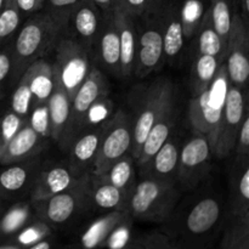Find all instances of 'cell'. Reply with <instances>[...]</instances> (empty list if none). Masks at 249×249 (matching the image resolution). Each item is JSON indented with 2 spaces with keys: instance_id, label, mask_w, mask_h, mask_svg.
I'll list each match as a JSON object with an SVG mask.
<instances>
[{
  "instance_id": "bcb514c9",
  "label": "cell",
  "mask_w": 249,
  "mask_h": 249,
  "mask_svg": "<svg viewBox=\"0 0 249 249\" xmlns=\"http://www.w3.org/2000/svg\"><path fill=\"white\" fill-rule=\"evenodd\" d=\"M61 245L58 242V238L56 236V233H53V235L48 236V237L43 238L39 242L34 243V245L29 246V247L24 249H60Z\"/></svg>"
},
{
  "instance_id": "5b68a950",
  "label": "cell",
  "mask_w": 249,
  "mask_h": 249,
  "mask_svg": "<svg viewBox=\"0 0 249 249\" xmlns=\"http://www.w3.org/2000/svg\"><path fill=\"white\" fill-rule=\"evenodd\" d=\"M175 104L174 85L167 78H158L139 95L133 117V145L130 153L136 160L143 140L160 114Z\"/></svg>"
},
{
  "instance_id": "f6af8a7d",
  "label": "cell",
  "mask_w": 249,
  "mask_h": 249,
  "mask_svg": "<svg viewBox=\"0 0 249 249\" xmlns=\"http://www.w3.org/2000/svg\"><path fill=\"white\" fill-rule=\"evenodd\" d=\"M22 17H29L31 15L43 10L45 0H15Z\"/></svg>"
},
{
  "instance_id": "f5cc1de1",
  "label": "cell",
  "mask_w": 249,
  "mask_h": 249,
  "mask_svg": "<svg viewBox=\"0 0 249 249\" xmlns=\"http://www.w3.org/2000/svg\"><path fill=\"white\" fill-rule=\"evenodd\" d=\"M236 2H237V0H235V5H236Z\"/></svg>"
},
{
  "instance_id": "277c9868",
  "label": "cell",
  "mask_w": 249,
  "mask_h": 249,
  "mask_svg": "<svg viewBox=\"0 0 249 249\" xmlns=\"http://www.w3.org/2000/svg\"><path fill=\"white\" fill-rule=\"evenodd\" d=\"M32 204L36 218L55 232L71 228L80 216L90 212L89 174L78 178L65 191L43 201L32 202Z\"/></svg>"
},
{
  "instance_id": "4dcf8cb0",
  "label": "cell",
  "mask_w": 249,
  "mask_h": 249,
  "mask_svg": "<svg viewBox=\"0 0 249 249\" xmlns=\"http://www.w3.org/2000/svg\"><path fill=\"white\" fill-rule=\"evenodd\" d=\"M135 167V160L131 156V153H128V155L119 158L113 165H111L104 174H100L99 177L130 196L131 191L136 184V180H138L136 179Z\"/></svg>"
},
{
  "instance_id": "83f0119b",
  "label": "cell",
  "mask_w": 249,
  "mask_h": 249,
  "mask_svg": "<svg viewBox=\"0 0 249 249\" xmlns=\"http://www.w3.org/2000/svg\"><path fill=\"white\" fill-rule=\"evenodd\" d=\"M24 74L28 78L33 99L32 108L39 105H45L53 90V63L45 58H39L24 71Z\"/></svg>"
},
{
  "instance_id": "f546056e",
  "label": "cell",
  "mask_w": 249,
  "mask_h": 249,
  "mask_svg": "<svg viewBox=\"0 0 249 249\" xmlns=\"http://www.w3.org/2000/svg\"><path fill=\"white\" fill-rule=\"evenodd\" d=\"M225 48V41L214 29L209 10H207L197 26V53L213 56L223 63Z\"/></svg>"
},
{
  "instance_id": "ab89813d",
  "label": "cell",
  "mask_w": 249,
  "mask_h": 249,
  "mask_svg": "<svg viewBox=\"0 0 249 249\" xmlns=\"http://www.w3.org/2000/svg\"><path fill=\"white\" fill-rule=\"evenodd\" d=\"M28 121L17 116L15 112L9 109L5 112L4 116L0 118V152L9 143V141L14 138L15 134L21 129V126Z\"/></svg>"
},
{
  "instance_id": "44dd1931",
  "label": "cell",
  "mask_w": 249,
  "mask_h": 249,
  "mask_svg": "<svg viewBox=\"0 0 249 249\" xmlns=\"http://www.w3.org/2000/svg\"><path fill=\"white\" fill-rule=\"evenodd\" d=\"M180 146L181 145L173 134L145 164L139 167L140 178L177 181Z\"/></svg>"
},
{
  "instance_id": "30bf717a",
  "label": "cell",
  "mask_w": 249,
  "mask_h": 249,
  "mask_svg": "<svg viewBox=\"0 0 249 249\" xmlns=\"http://www.w3.org/2000/svg\"><path fill=\"white\" fill-rule=\"evenodd\" d=\"M213 156L208 139L194 131L182 146H180L177 181L184 190H195L208 177L211 158Z\"/></svg>"
},
{
  "instance_id": "e0dca14e",
  "label": "cell",
  "mask_w": 249,
  "mask_h": 249,
  "mask_svg": "<svg viewBox=\"0 0 249 249\" xmlns=\"http://www.w3.org/2000/svg\"><path fill=\"white\" fill-rule=\"evenodd\" d=\"M102 23L101 10L91 0H80L71 12L66 32L90 53L94 49Z\"/></svg>"
},
{
  "instance_id": "e575fe53",
  "label": "cell",
  "mask_w": 249,
  "mask_h": 249,
  "mask_svg": "<svg viewBox=\"0 0 249 249\" xmlns=\"http://www.w3.org/2000/svg\"><path fill=\"white\" fill-rule=\"evenodd\" d=\"M32 105H33V99H32L31 88H29V82L27 75L22 74L18 82L15 85V90L11 96V109L12 112L19 116L21 118L28 121L29 114L32 111Z\"/></svg>"
},
{
  "instance_id": "d6986e66",
  "label": "cell",
  "mask_w": 249,
  "mask_h": 249,
  "mask_svg": "<svg viewBox=\"0 0 249 249\" xmlns=\"http://www.w3.org/2000/svg\"><path fill=\"white\" fill-rule=\"evenodd\" d=\"M78 178L71 172L67 163H41L32 189L29 191L28 199L32 202L43 201L49 197L57 195L72 186Z\"/></svg>"
},
{
  "instance_id": "7c38bea8",
  "label": "cell",
  "mask_w": 249,
  "mask_h": 249,
  "mask_svg": "<svg viewBox=\"0 0 249 249\" xmlns=\"http://www.w3.org/2000/svg\"><path fill=\"white\" fill-rule=\"evenodd\" d=\"M224 65L233 87L247 89L249 78V33L248 26L238 12H235L226 40Z\"/></svg>"
},
{
  "instance_id": "8fae6325",
  "label": "cell",
  "mask_w": 249,
  "mask_h": 249,
  "mask_svg": "<svg viewBox=\"0 0 249 249\" xmlns=\"http://www.w3.org/2000/svg\"><path fill=\"white\" fill-rule=\"evenodd\" d=\"M248 112L247 89H240L232 84H229L224 99L223 113L213 156L216 158H226L232 155L241 123L245 114Z\"/></svg>"
},
{
  "instance_id": "2e32d148",
  "label": "cell",
  "mask_w": 249,
  "mask_h": 249,
  "mask_svg": "<svg viewBox=\"0 0 249 249\" xmlns=\"http://www.w3.org/2000/svg\"><path fill=\"white\" fill-rule=\"evenodd\" d=\"M106 123L85 126L71 142L67 150V164L75 178H80L91 172Z\"/></svg>"
},
{
  "instance_id": "7bdbcfd3",
  "label": "cell",
  "mask_w": 249,
  "mask_h": 249,
  "mask_svg": "<svg viewBox=\"0 0 249 249\" xmlns=\"http://www.w3.org/2000/svg\"><path fill=\"white\" fill-rule=\"evenodd\" d=\"M143 243L145 249H182L174 238L162 230L143 235Z\"/></svg>"
},
{
  "instance_id": "52a82bcc",
  "label": "cell",
  "mask_w": 249,
  "mask_h": 249,
  "mask_svg": "<svg viewBox=\"0 0 249 249\" xmlns=\"http://www.w3.org/2000/svg\"><path fill=\"white\" fill-rule=\"evenodd\" d=\"M133 145V117L118 109L107 121L90 174H104L119 158L130 153Z\"/></svg>"
},
{
  "instance_id": "7a4b0ae2",
  "label": "cell",
  "mask_w": 249,
  "mask_h": 249,
  "mask_svg": "<svg viewBox=\"0 0 249 249\" xmlns=\"http://www.w3.org/2000/svg\"><path fill=\"white\" fill-rule=\"evenodd\" d=\"M12 51L11 85H16L24 71L33 62L55 48L62 32L57 28L45 10L31 15L18 28Z\"/></svg>"
},
{
  "instance_id": "6da1fadb",
  "label": "cell",
  "mask_w": 249,
  "mask_h": 249,
  "mask_svg": "<svg viewBox=\"0 0 249 249\" xmlns=\"http://www.w3.org/2000/svg\"><path fill=\"white\" fill-rule=\"evenodd\" d=\"M223 197L203 194L182 211H177L162 224V231L174 238L182 249H208L226 221Z\"/></svg>"
},
{
  "instance_id": "60d3db41",
  "label": "cell",
  "mask_w": 249,
  "mask_h": 249,
  "mask_svg": "<svg viewBox=\"0 0 249 249\" xmlns=\"http://www.w3.org/2000/svg\"><path fill=\"white\" fill-rule=\"evenodd\" d=\"M28 123L32 128L39 134L43 139L50 138V130H49V116L48 107L45 105H39L32 108L29 114Z\"/></svg>"
},
{
  "instance_id": "d4e9b609",
  "label": "cell",
  "mask_w": 249,
  "mask_h": 249,
  "mask_svg": "<svg viewBox=\"0 0 249 249\" xmlns=\"http://www.w3.org/2000/svg\"><path fill=\"white\" fill-rule=\"evenodd\" d=\"M129 195L118 187L102 180L99 175L89 173V204L90 212L99 214L116 211H125Z\"/></svg>"
},
{
  "instance_id": "681fc988",
  "label": "cell",
  "mask_w": 249,
  "mask_h": 249,
  "mask_svg": "<svg viewBox=\"0 0 249 249\" xmlns=\"http://www.w3.org/2000/svg\"><path fill=\"white\" fill-rule=\"evenodd\" d=\"M0 249H23V248L19 247V246L16 245V243L11 242V241H2V242H0Z\"/></svg>"
},
{
  "instance_id": "74e56055",
  "label": "cell",
  "mask_w": 249,
  "mask_h": 249,
  "mask_svg": "<svg viewBox=\"0 0 249 249\" xmlns=\"http://www.w3.org/2000/svg\"><path fill=\"white\" fill-rule=\"evenodd\" d=\"M80 0H45V11L62 33H66L68 18Z\"/></svg>"
},
{
  "instance_id": "ac0fdd59",
  "label": "cell",
  "mask_w": 249,
  "mask_h": 249,
  "mask_svg": "<svg viewBox=\"0 0 249 249\" xmlns=\"http://www.w3.org/2000/svg\"><path fill=\"white\" fill-rule=\"evenodd\" d=\"M212 89L213 85L195 92V96L190 100L189 104V119L194 131H197L208 139L213 152L223 113V105L220 107L213 106Z\"/></svg>"
},
{
  "instance_id": "b9f144b4",
  "label": "cell",
  "mask_w": 249,
  "mask_h": 249,
  "mask_svg": "<svg viewBox=\"0 0 249 249\" xmlns=\"http://www.w3.org/2000/svg\"><path fill=\"white\" fill-rule=\"evenodd\" d=\"M12 75V51L11 46L0 50V99L5 96V91L11 85Z\"/></svg>"
},
{
  "instance_id": "f35d334b",
  "label": "cell",
  "mask_w": 249,
  "mask_h": 249,
  "mask_svg": "<svg viewBox=\"0 0 249 249\" xmlns=\"http://www.w3.org/2000/svg\"><path fill=\"white\" fill-rule=\"evenodd\" d=\"M134 18H143L158 14L167 0H116Z\"/></svg>"
},
{
  "instance_id": "c3c4849f",
  "label": "cell",
  "mask_w": 249,
  "mask_h": 249,
  "mask_svg": "<svg viewBox=\"0 0 249 249\" xmlns=\"http://www.w3.org/2000/svg\"><path fill=\"white\" fill-rule=\"evenodd\" d=\"M119 249H145L143 236L133 238V240H129V242L126 243V245H124L123 247L119 248Z\"/></svg>"
},
{
  "instance_id": "cb8c5ba5",
  "label": "cell",
  "mask_w": 249,
  "mask_h": 249,
  "mask_svg": "<svg viewBox=\"0 0 249 249\" xmlns=\"http://www.w3.org/2000/svg\"><path fill=\"white\" fill-rule=\"evenodd\" d=\"M96 48L99 62L111 74L121 78V46L119 36L111 14L105 15L94 49Z\"/></svg>"
},
{
  "instance_id": "836d02e7",
  "label": "cell",
  "mask_w": 249,
  "mask_h": 249,
  "mask_svg": "<svg viewBox=\"0 0 249 249\" xmlns=\"http://www.w3.org/2000/svg\"><path fill=\"white\" fill-rule=\"evenodd\" d=\"M233 7L235 0H211V6L208 9L214 29L225 41V44L231 28L233 14L236 12Z\"/></svg>"
},
{
  "instance_id": "5bb4252c",
  "label": "cell",
  "mask_w": 249,
  "mask_h": 249,
  "mask_svg": "<svg viewBox=\"0 0 249 249\" xmlns=\"http://www.w3.org/2000/svg\"><path fill=\"white\" fill-rule=\"evenodd\" d=\"M40 165L39 156L4 165V169L0 170V198L7 203L28 199Z\"/></svg>"
},
{
  "instance_id": "9c48e42d",
  "label": "cell",
  "mask_w": 249,
  "mask_h": 249,
  "mask_svg": "<svg viewBox=\"0 0 249 249\" xmlns=\"http://www.w3.org/2000/svg\"><path fill=\"white\" fill-rule=\"evenodd\" d=\"M142 19L143 23L136 26V55L133 75L138 78H145L160 71L165 61L160 12Z\"/></svg>"
},
{
  "instance_id": "9a60e30c",
  "label": "cell",
  "mask_w": 249,
  "mask_h": 249,
  "mask_svg": "<svg viewBox=\"0 0 249 249\" xmlns=\"http://www.w3.org/2000/svg\"><path fill=\"white\" fill-rule=\"evenodd\" d=\"M162 24L164 58L169 65L181 62L186 48V27L181 5L177 1H165L160 11Z\"/></svg>"
},
{
  "instance_id": "f907efd6",
  "label": "cell",
  "mask_w": 249,
  "mask_h": 249,
  "mask_svg": "<svg viewBox=\"0 0 249 249\" xmlns=\"http://www.w3.org/2000/svg\"><path fill=\"white\" fill-rule=\"evenodd\" d=\"M9 204H11V203H7V202H5L4 199L0 198V216H1L2 213L6 211V208L9 207Z\"/></svg>"
},
{
  "instance_id": "ee69618b",
  "label": "cell",
  "mask_w": 249,
  "mask_h": 249,
  "mask_svg": "<svg viewBox=\"0 0 249 249\" xmlns=\"http://www.w3.org/2000/svg\"><path fill=\"white\" fill-rule=\"evenodd\" d=\"M235 160H249V112L245 114L235 142Z\"/></svg>"
},
{
  "instance_id": "8d00e7d4",
  "label": "cell",
  "mask_w": 249,
  "mask_h": 249,
  "mask_svg": "<svg viewBox=\"0 0 249 249\" xmlns=\"http://www.w3.org/2000/svg\"><path fill=\"white\" fill-rule=\"evenodd\" d=\"M22 16L15 0H6L0 11V44L18 31Z\"/></svg>"
},
{
  "instance_id": "f1b7e54d",
  "label": "cell",
  "mask_w": 249,
  "mask_h": 249,
  "mask_svg": "<svg viewBox=\"0 0 249 249\" xmlns=\"http://www.w3.org/2000/svg\"><path fill=\"white\" fill-rule=\"evenodd\" d=\"M36 215L29 199L14 202L0 216V242L10 241L24 226L36 220Z\"/></svg>"
},
{
  "instance_id": "603a6c76",
  "label": "cell",
  "mask_w": 249,
  "mask_h": 249,
  "mask_svg": "<svg viewBox=\"0 0 249 249\" xmlns=\"http://www.w3.org/2000/svg\"><path fill=\"white\" fill-rule=\"evenodd\" d=\"M44 140L45 139L41 138L27 122L0 152V165L12 164L39 156L44 147Z\"/></svg>"
},
{
  "instance_id": "4316f807",
  "label": "cell",
  "mask_w": 249,
  "mask_h": 249,
  "mask_svg": "<svg viewBox=\"0 0 249 249\" xmlns=\"http://www.w3.org/2000/svg\"><path fill=\"white\" fill-rule=\"evenodd\" d=\"M178 113L175 108V104L168 109H165L160 118L155 122L152 128L148 131L147 136L143 140L142 146L140 148L138 158L135 160L136 167H141L145 164L163 145L165 141L174 134L175 125H177Z\"/></svg>"
},
{
  "instance_id": "d590c367",
  "label": "cell",
  "mask_w": 249,
  "mask_h": 249,
  "mask_svg": "<svg viewBox=\"0 0 249 249\" xmlns=\"http://www.w3.org/2000/svg\"><path fill=\"white\" fill-rule=\"evenodd\" d=\"M56 233L53 229L49 225H46L44 221H41L40 219L36 218V220H33L32 223H29L28 225L24 226L21 231H19L17 235H15L11 238V242L16 243L19 247L27 248L29 246L34 245V243L39 242L43 238L48 237V236Z\"/></svg>"
},
{
  "instance_id": "8992f818",
  "label": "cell",
  "mask_w": 249,
  "mask_h": 249,
  "mask_svg": "<svg viewBox=\"0 0 249 249\" xmlns=\"http://www.w3.org/2000/svg\"><path fill=\"white\" fill-rule=\"evenodd\" d=\"M107 96H108V83L106 77L102 74L100 68L91 66L87 78L77 90L71 102L70 122L62 140L58 143L61 150L67 152L74 136L87 125L90 109Z\"/></svg>"
},
{
  "instance_id": "7402d4cb",
  "label": "cell",
  "mask_w": 249,
  "mask_h": 249,
  "mask_svg": "<svg viewBox=\"0 0 249 249\" xmlns=\"http://www.w3.org/2000/svg\"><path fill=\"white\" fill-rule=\"evenodd\" d=\"M226 219H249V160H233Z\"/></svg>"
},
{
  "instance_id": "7dc6e473",
  "label": "cell",
  "mask_w": 249,
  "mask_h": 249,
  "mask_svg": "<svg viewBox=\"0 0 249 249\" xmlns=\"http://www.w3.org/2000/svg\"><path fill=\"white\" fill-rule=\"evenodd\" d=\"M91 1L94 2L100 10H101V12H104L105 15H107V14H111L112 7H113L116 0H91Z\"/></svg>"
},
{
  "instance_id": "d6a6232c",
  "label": "cell",
  "mask_w": 249,
  "mask_h": 249,
  "mask_svg": "<svg viewBox=\"0 0 249 249\" xmlns=\"http://www.w3.org/2000/svg\"><path fill=\"white\" fill-rule=\"evenodd\" d=\"M221 62L216 57L197 53L194 65L195 92L211 88L215 80Z\"/></svg>"
},
{
  "instance_id": "4fadbf2b",
  "label": "cell",
  "mask_w": 249,
  "mask_h": 249,
  "mask_svg": "<svg viewBox=\"0 0 249 249\" xmlns=\"http://www.w3.org/2000/svg\"><path fill=\"white\" fill-rule=\"evenodd\" d=\"M133 219L125 211H116L100 214L97 218L83 225L73 235L71 242L62 246V249H102L109 238L121 226L131 223Z\"/></svg>"
},
{
  "instance_id": "ffe728a7",
  "label": "cell",
  "mask_w": 249,
  "mask_h": 249,
  "mask_svg": "<svg viewBox=\"0 0 249 249\" xmlns=\"http://www.w3.org/2000/svg\"><path fill=\"white\" fill-rule=\"evenodd\" d=\"M112 17L116 24L121 46V78L128 79L133 75L136 55V23L129 12L119 2L112 7Z\"/></svg>"
},
{
  "instance_id": "db71d44e",
  "label": "cell",
  "mask_w": 249,
  "mask_h": 249,
  "mask_svg": "<svg viewBox=\"0 0 249 249\" xmlns=\"http://www.w3.org/2000/svg\"><path fill=\"white\" fill-rule=\"evenodd\" d=\"M60 249H62V248H61V247H60Z\"/></svg>"
},
{
  "instance_id": "3957f363",
  "label": "cell",
  "mask_w": 249,
  "mask_h": 249,
  "mask_svg": "<svg viewBox=\"0 0 249 249\" xmlns=\"http://www.w3.org/2000/svg\"><path fill=\"white\" fill-rule=\"evenodd\" d=\"M177 181L140 178L131 191L125 212L133 220L164 224L181 199Z\"/></svg>"
},
{
  "instance_id": "816d5d0a",
  "label": "cell",
  "mask_w": 249,
  "mask_h": 249,
  "mask_svg": "<svg viewBox=\"0 0 249 249\" xmlns=\"http://www.w3.org/2000/svg\"><path fill=\"white\" fill-rule=\"evenodd\" d=\"M5 2H6V0H0V11H1V9L4 7Z\"/></svg>"
},
{
  "instance_id": "ba28073f",
  "label": "cell",
  "mask_w": 249,
  "mask_h": 249,
  "mask_svg": "<svg viewBox=\"0 0 249 249\" xmlns=\"http://www.w3.org/2000/svg\"><path fill=\"white\" fill-rule=\"evenodd\" d=\"M89 55L90 53L84 46L66 33L56 43L53 71L67 91L71 101L91 68Z\"/></svg>"
},
{
  "instance_id": "484cf974",
  "label": "cell",
  "mask_w": 249,
  "mask_h": 249,
  "mask_svg": "<svg viewBox=\"0 0 249 249\" xmlns=\"http://www.w3.org/2000/svg\"><path fill=\"white\" fill-rule=\"evenodd\" d=\"M71 99L58 78L53 74V90L46 102L49 116L50 138L55 143H60L67 129L71 116Z\"/></svg>"
},
{
  "instance_id": "1f68e13d",
  "label": "cell",
  "mask_w": 249,
  "mask_h": 249,
  "mask_svg": "<svg viewBox=\"0 0 249 249\" xmlns=\"http://www.w3.org/2000/svg\"><path fill=\"white\" fill-rule=\"evenodd\" d=\"M220 249H249V219H226Z\"/></svg>"
}]
</instances>
